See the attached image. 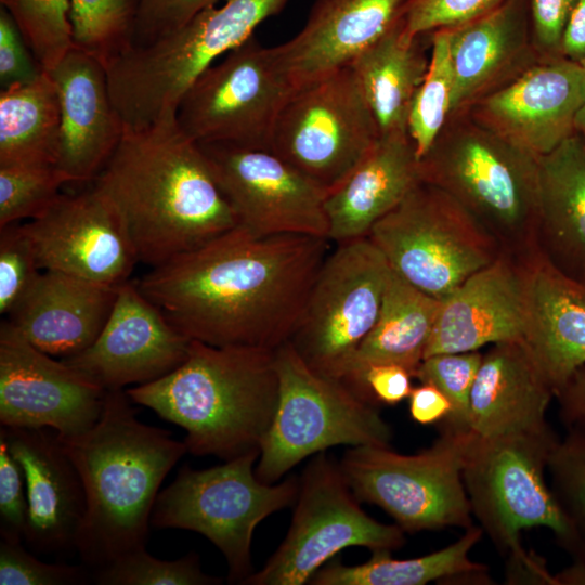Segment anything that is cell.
I'll list each match as a JSON object with an SVG mask.
<instances>
[{"label":"cell","mask_w":585,"mask_h":585,"mask_svg":"<svg viewBox=\"0 0 585 585\" xmlns=\"http://www.w3.org/2000/svg\"><path fill=\"white\" fill-rule=\"evenodd\" d=\"M329 249L325 237H255L237 226L136 285L191 340L275 350L292 336Z\"/></svg>","instance_id":"6da1fadb"},{"label":"cell","mask_w":585,"mask_h":585,"mask_svg":"<svg viewBox=\"0 0 585 585\" xmlns=\"http://www.w3.org/2000/svg\"><path fill=\"white\" fill-rule=\"evenodd\" d=\"M94 183L119 209L139 262L152 268L238 226L202 146L176 117L126 128Z\"/></svg>","instance_id":"7a4b0ae2"},{"label":"cell","mask_w":585,"mask_h":585,"mask_svg":"<svg viewBox=\"0 0 585 585\" xmlns=\"http://www.w3.org/2000/svg\"><path fill=\"white\" fill-rule=\"evenodd\" d=\"M126 390H107L100 418L88 430L57 439L76 466L86 493V514L76 550L99 570L145 547L160 484L187 453L168 430L146 425Z\"/></svg>","instance_id":"3957f363"},{"label":"cell","mask_w":585,"mask_h":585,"mask_svg":"<svg viewBox=\"0 0 585 585\" xmlns=\"http://www.w3.org/2000/svg\"><path fill=\"white\" fill-rule=\"evenodd\" d=\"M278 390L274 350L191 340L180 366L126 392L133 404L183 428L187 453L229 460L260 451Z\"/></svg>","instance_id":"277c9868"},{"label":"cell","mask_w":585,"mask_h":585,"mask_svg":"<svg viewBox=\"0 0 585 585\" xmlns=\"http://www.w3.org/2000/svg\"><path fill=\"white\" fill-rule=\"evenodd\" d=\"M558 440L550 426L496 438L472 432L463 469L464 484L472 517L506 558L508 584L555 582L545 560L522 546L521 532L526 529H549L573 561L585 562V543L545 478L549 453Z\"/></svg>","instance_id":"5b68a950"},{"label":"cell","mask_w":585,"mask_h":585,"mask_svg":"<svg viewBox=\"0 0 585 585\" xmlns=\"http://www.w3.org/2000/svg\"><path fill=\"white\" fill-rule=\"evenodd\" d=\"M419 172L458 202L503 253L522 261L538 256V157L460 112L419 159Z\"/></svg>","instance_id":"8992f818"},{"label":"cell","mask_w":585,"mask_h":585,"mask_svg":"<svg viewBox=\"0 0 585 585\" xmlns=\"http://www.w3.org/2000/svg\"><path fill=\"white\" fill-rule=\"evenodd\" d=\"M289 0H226L211 5L176 31L131 47L106 66L113 104L125 128L176 117L193 81L223 54L243 44Z\"/></svg>","instance_id":"52a82bcc"},{"label":"cell","mask_w":585,"mask_h":585,"mask_svg":"<svg viewBox=\"0 0 585 585\" xmlns=\"http://www.w3.org/2000/svg\"><path fill=\"white\" fill-rule=\"evenodd\" d=\"M278 402L261 444L257 478L274 483L306 457L335 445L390 446L377 404L313 370L287 341L274 350Z\"/></svg>","instance_id":"ba28073f"},{"label":"cell","mask_w":585,"mask_h":585,"mask_svg":"<svg viewBox=\"0 0 585 585\" xmlns=\"http://www.w3.org/2000/svg\"><path fill=\"white\" fill-rule=\"evenodd\" d=\"M250 451L224 464L195 470L184 465L155 500L151 525L198 532L226 559L227 580L242 584L251 573V541L257 525L296 503L299 479L277 484L260 481Z\"/></svg>","instance_id":"9c48e42d"},{"label":"cell","mask_w":585,"mask_h":585,"mask_svg":"<svg viewBox=\"0 0 585 585\" xmlns=\"http://www.w3.org/2000/svg\"><path fill=\"white\" fill-rule=\"evenodd\" d=\"M471 431L441 427L427 448L403 455L390 446H352L339 461L360 502L384 509L404 532L473 525L463 469Z\"/></svg>","instance_id":"30bf717a"},{"label":"cell","mask_w":585,"mask_h":585,"mask_svg":"<svg viewBox=\"0 0 585 585\" xmlns=\"http://www.w3.org/2000/svg\"><path fill=\"white\" fill-rule=\"evenodd\" d=\"M367 237L392 271L438 300L503 253L458 202L424 181L376 222Z\"/></svg>","instance_id":"8fae6325"},{"label":"cell","mask_w":585,"mask_h":585,"mask_svg":"<svg viewBox=\"0 0 585 585\" xmlns=\"http://www.w3.org/2000/svg\"><path fill=\"white\" fill-rule=\"evenodd\" d=\"M379 138L359 80L346 66L292 92L277 118L271 151L328 195Z\"/></svg>","instance_id":"7c38bea8"},{"label":"cell","mask_w":585,"mask_h":585,"mask_svg":"<svg viewBox=\"0 0 585 585\" xmlns=\"http://www.w3.org/2000/svg\"><path fill=\"white\" fill-rule=\"evenodd\" d=\"M404 542L399 525L381 523L361 508L339 463L320 452L299 478L296 508L284 541L264 567L242 584L302 585L347 547L392 551Z\"/></svg>","instance_id":"4fadbf2b"},{"label":"cell","mask_w":585,"mask_h":585,"mask_svg":"<svg viewBox=\"0 0 585 585\" xmlns=\"http://www.w3.org/2000/svg\"><path fill=\"white\" fill-rule=\"evenodd\" d=\"M294 91L274 47L251 36L193 81L176 118L198 144L271 151L277 118Z\"/></svg>","instance_id":"5bb4252c"},{"label":"cell","mask_w":585,"mask_h":585,"mask_svg":"<svg viewBox=\"0 0 585 585\" xmlns=\"http://www.w3.org/2000/svg\"><path fill=\"white\" fill-rule=\"evenodd\" d=\"M391 271L369 237L339 243L329 251L289 339L313 370L341 381L378 320Z\"/></svg>","instance_id":"9a60e30c"},{"label":"cell","mask_w":585,"mask_h":585,"mask_svg":"<svg viewBox=\"0 0 585 585\" xmlns=\"http://www.w3.org/2000/svg\"><path fill=\"white\" fill-rule=\"evenodd\" d=\"M238 226L255 237L328 238L326 194L272 151L199 144Z\"/></svg>","instance_id":"2e32d148"},{"label":"cell","mask_w":585,"mask_h":585,"mask_svg":"<svg viewBox=\"0 0 585 585\" xmlns=\"http://www.w3.org/2000/svg\"><path fill=\"white\" fill-rule=\"evenodd\" d=\"M106 391L62 359L35 348L8 320L1 323V426L76 435L100 418Z\"/></svg>","instance_id":"e0dca14e"},{"label":"cell","mask_w":585,"mask_h":585,"mask_svg":"<svg viewBox=\"0 0 585 585\" xmlns=\"http://www.w3.org/2000/svg\"><path fill=\"white\" fill-rule=\"evenodd\" d=\"M23 225L41 270L119 286L139 262L119 209L95 183L78 194H61Z\"/></svg>","instance_id":"ac0fdd59"},{"label":"cell","mask_w":585,"mask_h":585,"mask_svg":"<svg viewBox=\"0 0 585 585\" xmlns=\"http://www.w3.org/2000/svg\"><path fill=\"white\" fill-rule=\"evenodd\" d=\"M191 339L147 299L136 283L118 286L110 314L82 352L62 359L105 390L157 380L188 354Z\"/></svg>","instance_id":"d6986e66"},{"label":"cell","mask_w":585,"mask_h":585,"mask_svg":"<svg viewBox=\"0 0 585 585\" xmlns=\"http://www.w3.org/2000/svg\"><path fill=\"white\" fill-rule=\"evenodd\" d=\"M584 94L581 64L559 56L540 61L466 112L496 135L540 158L576 132Z\"/></svg>","instance_id":"ffe728a7"},{"label":"cell","mask_w":585,"mask_h":585,"mask_svg":"<svg viewBox=\"0 0 585 585\" xmlns=\"http://www.w3.org/2000/svg\"><path fill=\"white\" fill-rule=\"evenodd\" d=\"M528 261L502 253L441 300L425 358L523 340Z\"/></svg>","instance_id":"44dd1931"},{"label":"cell","mask_w":585,"mask_h":585,"mask_svg":"<svg viewBox=\"0 0 585 585\" xmlns=\"http://www.w3.org/2000/svg\"><path fill=\"white\" fill-rule=\"evenodd\" d=\"M49 428L1 426L11 454L20 464L26 485L28 517L26 543L41 552L76 549L86 514L80 474Z\"/></svg>","instance_id":"7402d4cb"},{"label":"cell","mask_w":585,"mask_h":585,"mask_svg":"<svg viewBox=\"0 0 585 585\" xmlns=\"http://www.w3.org/2000/svg\"><path fill=\"white\" fill-rule=\"evenodd\" d=\"M444 29L454 74L451 115L468 110L542 61L532 40L530 0H506Z\"/></svg>","instance_id":"603a6c76"},{"label":"cell","mask_w":585,"mask_h":585,"mask_svg":"<svg viewBox=\"0 0 585 585\" xmlns=\"http://www.w3.org/2000/svg\"><path fill=\"white\" fill-rule=\"evenodd\" d=\"M49 74L61 110L55 166L69 182L94 181L125 132L110 98L106 67L74 46Z\"/></svg>","instance_id":"cb8c5ba5"},{"label":"cell","mask_w":585,"mask_h":585,"mask_svg":"<svg viewBox=\"0 0 585 585\" xmlns=\"http://www.w3.org/2000/svg\"><path fill=\"white\" fill-rule=\"evenodd\" d=\"M411 0H316L302 29L274 47L294 89L349 66L404 15Z\"/></svg>","instance_id":"d4e9b609"},{"label":"cell","mask_w":585,"mask_h":585,"mask_svg":"<svg viewBox=\"0 0 585 585\" xmlns=\"http://www.w3.org/2000/svg\"><path fill=\"white\" fill-rule=\"evenodd\" d=\"M117 290L118 286L42 270L8 321L38 350L54 358H70L96 339Z\"/></svg>","instance_id":"484cf974"},{"label":"cell","mask_w":585,"mask_h":585,"mask_svg":"<svg viewBox=\"0 0 585 585\" xmlns=\"http://www.w3.org/2000/svg\"><path fill=\"white\" fill-rule=\"evenodd\" d=\"M554 390L523 340L492 344L470 396V431L481 438L531 432L549 426Z\"/></svg>","instance_id":"4316f807"},{"label":"cell","mask_w":585,"mask_h":585,"mask_svg":"<svg viewBox=\"0 0 585 585\" xmlns=\"http://www.w3.org/2000/svg\"><path fill=\"white\" fill-rule=\"evenodd\" d=\"M523 341L555 394L585 364V285L560 274L540 256L526 265Z\"/></svg>","instance_id":"83f0119b"},{"label":"cell","mask_w":585,"mask_h":585,"mask_svg":"<svg viewBox=\"0 0 585 585\" xmlns=\"http://www.w3.org/2000/svg\"><path fill=\"white\" fill-rule=\"evenodd\" d=\"M536 248L550 268L585 285V134L538 158Z\"/></svg>","instance_id":"f1b7e54d"},{"label":"cell","mask_w":585,"mask_h":585,"mask_svg":"<svg viewBox=\"0 0 585 585\" xmlns=\"http://www.w3.org/2000/svg\"><path fill=\"white\" fill-rule=\"evenodd\" d=\"M420 179L419 157L408 133L380 136L350 177L326 196L328 239L367 237Z\"/></svg>","instance_id":"f546056e"},{"label":"cell","mask_w":585,"mask_h":585,"mask_svg":"<svg viewBox=\"0 0 585 585\" xmlns=\"http://www.w3.org/2000/svg\"><path fill=\"white\" fill-rule=\"evenodd\" d=\"M440 308L441 300L391 271L378 320L348 363L341 381L364 398L362 380L369 365L396 364L414 378Z\"/></svg>","instance_id":"4dcf8cb0"},{"label":"cell","mask_w":585,"mask_h":585,"mask_svg":"<svg viewBox=\"0 0 585 585\" xmlns=\"http://www.w3.org/2000/svg\"><path fill=\"white\" fill-rule=\"evenodd\" d=\"M430 34L412 36L402 17L351 63L380 136L408 133L413 99L429 66Z\"/></svg>","instance_id":"1f68e13d"},{"label":"cell","mask_w":585,"mask_h":585,"mask_svg":"<svg viewBox=\"0 0 585 585\" xmlns=\"http://www.w3.org/2000/svg\"><path fill=\"white\" fill-rule=\"evenodd\" d=\"M483 531L471 525L459 540L431 554L394 559L390 550H375L369 560L358 566L338 561L323 566L309 582L313 585H425L431 582L473 581L491 584L485 564L469 558Z\"/></svg>","instance_id":"d6a6232c"},{"label":"cell","mask_w":585,"mask_h":585,"mask_svg":"<svg viewBox=\"0 0 585 585\" xmlns=\"http://www.w3.org/2000/svg\"><path fill=\"white\" fill-rule=\"evenodd\" d=\"M61 125L56 86L47 72L0 92V167L56 162Z\"/></svg>","instance_id":"836d02e7"},{"label":"cell","mask_w":585,"mask_h":585,"mask_svg":"<svg viewBox=\"0 0 585 585\" xmlns=\"http://www.w3.org/2000/svg\"><path fill=\"white\" fill-rule=\"evenodd\" d=\"M143 0H69L74 46L105 67L132 46Z\"/></svg>","instance_id":"e575fe53"},{"label":"cell","mask_w":585,"mask_h":585,"mask_svg":"<svg viewBox=\"0 0 585 585\" xmlns=\"http://www.w3.org/2000/svg\"><path fill=\"white\" fill-rule=\"evenodd\" d=\"M430 48L428 70L413 99L407 122L419 159L433 144L451 115L454 87L445 29L430 34Z\"/></svg>","instance_id":"d590c367"},{"label":"cell","mask_w":585,"mask_h":585,"mask_svg":"<svg viewBox=\"0 0 585 585\" xmlns=\"http://www.w3.org/2000/svg\"><path fill=\"white\" fill-rule=\"evenodd\" d=\"M43 72L50 73L74 48L69 0H0Z\"/></svg>","instance_id":"8d00e7d4"},{"label":"cell","mask_w":585,"mask_h":585,"mask_svg":"<svg viewBox=\"0 0 585 585\" xmlns=\"http://www.w3.org/2000/svg\"><path fill=\"white\" fill-rule=\"evenodd\" d=\"M100 585H218L222 580L200 569L199 557L190 552L176 560L150 555L145 547L133 549L93 571Z\"/></svg>","instance_id":"74e56055"},{"label":"cell","mask_w":585,"mask_h":585,"mask_svg":"<svg viewBox=\"0 0 585 585\" xmlns=\"http://www.w3.org/2000/svg\"><path fill=\"white\" fill-rule=\"evenodd\" d=\"M68 182L54 165L0 167V229L41 216Z\"/></svg>","instance_id":"f35d334b"},{"label":"cell","mask_w":585,"mask_h":585,"mask_svg":"<svg viewBox=\"0 0 585 585\" xmlns=\"http://www.w3.org/2000/svg\"><path fill=\"white\" fill-rule=\"evenodd\" d=\"M483 354L478 351L442 353L425 358L414 374L420 382L435 386L452 410L442 427L470 431V396Z\"/></svg>","instance_id":"ab89813d"},{"label":"cell","mask_w":585,"mask_h":585,"mask_svg":"<svg viewBox=\"0 0 585 585\" xmlns=\"http://www.w3.org/2000/svg\"><path fill=\"white\" fill-rule=\"evenodd\" d=\"M549 487L585 543V431L569 429L547 460Z\"/></svg>","instance_id":"60d3db41"},{"label":"cell","mask_w":585,"mask_h":585,"mask_svg":"<svg viewBox=\"0 0 585 585\" xmlns=\"http://www.w3.org/2000/svg\"><path fill=\"white\" fill-rule=\"evenodd\" d=\"M41 268L24 225L0 229V313L10 312L32 286Z\"/></svg>","instance_id":"b9f144b4"},{"label":"cell","mask_w":585,"mask_h":585,"mask_svg":"<svg viewBox=\"0 0 585 585\" xmlns=\"http://www.w3.org/2000/svg\"><path fill=\"white\" fill-rule=\"evenodd\" d=\"M90 580L86 566L46 563L29 554L22 542L0 543L1 585H79Z\"/></svg>","instance_id":"7bdbcfd3"},{"label":"cell","mask_w":585,"mask_h":585,"mask_svg":"<svg viewBox=\"0 0 585 585\" xmlns=\"http://www.w3.org/2000/svg\"><path fill=\"white\" fill-rule=\"evenodd\" d=\"M506 0H411L403 18L412 36L452 28L499 6Z\"/></svg>","instance_id":"ee69618b"},{"label":"cell","mask_w":585,"mask_h":585,"mask_svg":"<svg viewBox=\"0 0 585 585\" xmlns=\"http://www.w3.org/2000/svg\"><path fill=\"white\" fill-rule=\"evenodd\" d=\"M28 502L23 470L0 434V534L6 542L24 540Z\"/></svg>","instance_id":"f6af8a7d"},{"label":"cell","mask_w":585,"mask_h":585,"mask_svg":"<svg viewBox=\"0 0 585 585\" xmlns=\"http://www.w3.org/2000/svg\"><path fill=\"white\" fill-rule=\"evenodd\" d=\"M218 0H143L131 47L176 31Z\"/></svg>","instance_id":"bcb514c9"},{"label":"cell","mask_w":585,"mask_h":585,"mask_svg":"<svg viewBox=\"0 0 585 585\" xmlns=\"http://www.w3.org/2000/svg\"><path fill=\"white\" fill-rule=\"evenodd\" d=\"M11 14L0 9V82L1 89L29 82L43 70L32 53H29Z\"/></svg>","instance_id":"7dc6e473"},{"label":"cell","mask_w":585,"mask_h":585,"mask_svg":"<svg viewBox=\"0 0 585 585\" xmlns=\"http://www.w3.org/2000/svg\"><path fill=\"white\" fill-rule=\"evenodd\" d=\"M574 2L530 0L532 40L542 60L562 56V36Z\"/></svg>","instance_id":"c3c4849f"},{"label":"cell","mask_w":585,"mask_h":585,"mask_svg":"<svg viewBox=\"0 0 585 585\" xmlns=\"http://www.w3.org/2000/svg\"><path fill=\"white\" fill-rule=\"evenodd\" d=\"M412 374L396 364L369 365L363 376L362 393L375 404L395 405L407 399L413 387Z\"/></svg>","instance_id":"681fc988"},{"label":"cell","mask_w":585,"mask_h":585,"mask_svg":"<svg viewBox=\"0 0 585 585\" xmlns=\"http://www.w3.org/2000/svg\"><path fill=\"white\" fill-rule=\"evenodd\" d=\"M559 417L567 430L585 431V364L556 392Z\"/></svg>","instance_id":"f907efd6"},{"label":"cell","mask_w":585,"mask_h":585,"mask_svg":"<svg viewBox=\"0 0 585 585\" xmlns=\"http://www.w3.org/2000/svg\"><path fill=\"white\" fill-rule=\"evenodd\" d=\"M410 415L420 425L441 422L451 413L447 398L433 385L421 382L408 395Z\"/></svg>","instance_id":"816d5d0a"},{"label":"cell","mask_w":585,"mask_h":585,"mask_svg":"<svg viewBox=\"0 0 585 585\" xmlns=\"http://www.w3.org/2000/svg\"><path fill=\"white\" fill-rule=\"evenodd\" d=\"M561 54L574 62L585 60V0H575L564 27Z\"/></svg>","instance_id":"f5cc1de1"},{"label":"cell","mask_w":585,"mask_h":585,"mask_svg":"<svg viewBox=\"0 0 585 585\" xmlns=\"http://www.w3.org/2000/svg\"><path fill=\"white\" fill-rule=\"evenodd\" d=\"M556 585H585V562L573 563L555 574Z\"/></svg>","instance_id":"db71d44e"},{"label":"cell","mask_w":585,"mask_h":585,"mask_svg":"<svg viewBox=\"0 0 585 585\" xmlns=\"http://www.w3.org/2000/svg\"><path fill=\"white\" fill-rule=\"evenodd\" d=\"M580 64H581V66L583 68L584 77H585V60L580 62ZM575 128H576V131H578V132L585 131V94H584V100H583L582 107H581V109H580V112L577 114V117H576Z\"/></svg>","instance_id":"11a10c76"},{"label":"cell","mask_w":585,"mask_h":585,"mask_svg":"<svg viewBox=\"0 0 585 585\" xmlns=\"http://www.w3.org/2000/svg\"><path fill=\"white\" fill-rule=\"evenodd\" d=\"M583 133L585 134V131H583Z\"/></svg>","instance_id":"9f6ffc18"}]
</instances>
